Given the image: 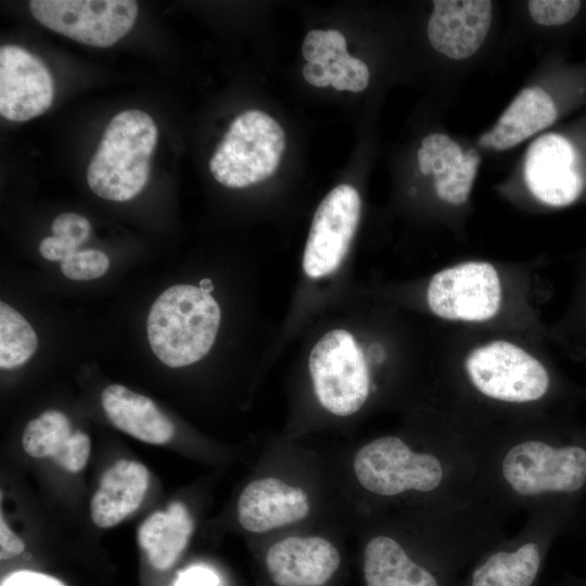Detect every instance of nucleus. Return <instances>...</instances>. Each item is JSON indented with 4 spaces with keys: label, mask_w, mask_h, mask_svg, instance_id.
<instances>
[{
    "label": "nucleus",
    "mask_w": 586,
    "mask_h": 586,
    "mask_svg": "<svg viewBox=\"0 0 586 586\" xmlns=\"http://www.w3.org/2000/svg\"><path fill=\"white\" fill-rule=\"evenodd\" d=\"M54 237L76 246L81 245L91 231L90 222L76 213H63L56 216L51 225Z\"/></svg>",
    "instance_id": "29"
},
{
    "label": "nucleus",
    "mask_w": 586,
    "mask_h": 586,
    "mask_svg": "<svg viewBox=\"0 0 586 586\" xmlns=\"http://www.w3.org/2000/svg\"><path fill=\"white\" fill-rule=\"evenodd\" d=\"M309 373L319 403L336 416H351L366 403L370 379L368 367L352 333L327 332L313 347Z\"/></svg>",
    "instance_id": "4"
},
{
    "label": "nucleus",
    "mask_w": 586,
    "mask_h": 586,
    "mask_svg": "<svg viewBox=\"0 0 586 586\" xmlns=\"http://www.w3.org/2000/svg\"><path fill=\"white\" fill-rule=\"evenodd\" d=\"M193 531V521L181 502L156 511L138 530V540L156 570L170 568L186 548Z\"/></svg>",
    "instance_id": "20"
},
{
    "label": "nucleus",
    "mask_w": 586,
    "mask_h": 586,
    "mask_svg": "<svg viewBox=\"0 0 586 586\" xmlns=\"http://www.w3.org/2000/svg\"><path fill=\"white\" fill-rule=\"evenodd\" d=\"M309 509L305 491L279 479L263 477L249 483L240 494L238 519L246 531L265 533L305 519Z\"/></svg>",
    "instance_id": "15"
},
{
    "label": "nucleus",
    "mask_w": 586,
    "mask_h": 586,
    "mask_svg": "<svg viewBox=\"0 0 586 586\" xmlns=\"http://www.w3.org/2000/svg\"><path fill=\"white\" fill-rule=\"evenodd\" d=\"M431 153L437 196L453 205L466 203L480 163L477 152L474 149L463 152L451 141L448 146Z\"/></svg>",
    "instance_id": "22"
},
{
    "label": "nucleus",
    "mask_w": 586,
    "mask_h": 586,
    "mask_svg": "<svg viewBox=\"0 0 586 586\" xmlns=\"http://www.w3.org/2000/svg\"><path fill=\"white\" fill-rule=\"evenodd\" d=\"M558 111L552 98L538 86L524 88L495 126L483 133L479 145L507 150L553 124Z\"/></svg>",
    "instance_id": "19"
},
{
    "label": "nucleus",
    "mask_w": 586,
    "mask_h": 586,
    "mask_svg": "<svg viewBox=\"0 0 586 586\" xmlns=\"http://www.w3.org/2000/svg\"><path fill=\"white\" fill-rule=\"evenodd\" d=\"M524 178L533 195L550 206L569 205L583 191L575 150L566 138L556 133L542 136L528 146Z\"/></svg>",
    "instance_id": "12"
},
{
    "label": "nucleus",
    "mask_w": 586,
    "mask_h": 586,
    "mask_svg": "<svg viewBox=\"0 0 586 586\" xmlns=\"http://www.w3.org/2000/svg\"><path fill=\"white\" fill-rule=\"evenodd\" d=\"M361 213L358 191L351 184L333 188L318 205L303 255V269L311 279L335 271L345 258Z\"/></svg>",
    "instance_id": "10"
},
{
    "label": "nucleus",
    "mask_w": 586,
    "mask_h": 586,
    "mask_svg": "<svg viewBox=\"0 0 586 586\" xmlns=\"http://www.w3.org/2000/svg\"><path fill=\"white\" fill-rule=\"evenodd\" d=\"M581 5L578 0H531L528 12L537 24L557 26L571 21Z\"/></svg>",
    "instance_id": "28"
},
{
    "label": "nucleus",
    "mask_w": 586,
    "mask_h": 586,
    "mask_svg": "<svg viewBox=\"0 0 586 586\" xmlns=\"http://www.w3.org/2000/svg\"><path fill=\"white\" fill-rule=\"evenodd\" d=\"M153 118L137 109L116 114L107 124L87 169V182L100 198L125 202L148 182L157 142Z\"/></svg>",
    "instance_id": "2"
},
{
    "label": "nucleus",
    "mask_w": 586,
    "mask_h": 586,
    "mask_svg": "<svg viewBox=\"0 0 586 586\" xmlns=\"http://www.w3.org/2000/svg\"><path fill=\"white\" fill-rule=\"evenodd\" d=\"M502 474L521 495L575 492L586 482V450L577 446L553 448L539 441L523 442L505 456Z\"/></svg>",
    "instance_id": "9"
},
{
    "label": "nucleus",
    "mask_w": 586,
    "mask_h": 586,
    "mask_svg": "<svg viewBox=\"0 0 586 586\" xmlns=\"http://www.w3.org/2000/svg\"><path fill=\"white\" fill-rule=\"evenodd\" d=\"M24 542L7 524L1 515L0 520V559L8 560L23 552Z\"/></svg>",
    "instance_id": "32"
},
{
    "label": "nucleus",
    "mask_w": 586,
    "mask_h": 586,
    "mask_svg": "<svg viewBox=\"0 0 586 586\" xmlns=\"http://www.w3.org/2000/svg\"><path fill=\"white\" fill-rule=\"evenodd\" d=\"M149 471L140 462L120 459L101 475L90 501L92 522L101 528L122 522L141 505L149 486Z\"/></svg>",
    "instance_id": "17"
},
{
    "label": "nucleus",
    "mask_w": 586,
    "mask_h": 586,
    "mask_svg": "<svg viewBox=\"0 0 586 586\" xmlns=\"http://www.w3.org/2000/svg\"><path fill=\"white\" fill-rule=\"evenodd\" d=\"M426 302L431 311L443 319L489 320L501 304L499 275L486 262H467L445 268L432 277Z\"/></svg>",
    "instance_id": "8"
},
{
    "label": "nucleus",
    "mask_w": 586,
    "mask_h": 586,
    "mask_svg": "<svg viewBox=\"0 0 586 586\" xmlns=\"http://www.w3.org/2000/svg\"><path fill=\"white\" fill-rule=\"evenodd\" d=\"M78 249L54 235L44 238L39 244V252L48 260L62 262Z\"/></svg>",
    "instance_id": "33"
},
{
    "label": "nucleus",
    "mask_w": 586,
    "mask_h": 586,
    "mask_svg": "<svg viewBox=\"0 0 586 586\" xmlns=\"http://www.w3.org/2000/svg\"><path fill=\"white\" fill-rule=\"evenodd\" d=\"M419 169L423 175L432 174V153L423 148L418 150Z\"/></svg>",
    "instance_id": "36"
},
{
    "label": "nucleus",
    "mask_w": 586,
    "mask_h": 586,
    "mask_svg": "<svg viewBox=\"0 0 586 586\" xmlns=\"http://www.w3.org/2000/svg\"><path fill=\"white\" fill-rule=\"evenodd\" d=\"M451 139L444 133H431L422 139L421 146L428 151H437L448 146Z\"/></svg>",
    "instance_id": "35"
},
{
    "label": "nucleus",
    "mask_w": 586,
    "mask_h": 586,
    "mask_svg": "<svg viewBox=\"0 0 586 586\" xmlns=\"http://www.w3.org/2000/svg\"><path fill=\"white\" fill-rule=\"evenodd\" d=\"M54 97L53 80L42 61L26 49L0 48V114L26 122L46 113Z\"/></svg>",
    "instance_id": "11"
},
{
    "label": "nucleus",
    "mask_w": 586,
    "mask_h": 586,
    "mask_svg": "<svg viewBox=\"0 0 586 586\" xmlns=\"http://www.w3.org/2000/svg\"><path fill=\"white\" fill-rule=\"evenodd\" d=\"M493 2L488 0H435L426 33L440 53L463 60L484 42L492 24Z\"/></svg>",
    "instance_id": "13"
},
{
    "label": "nucleus",
    "mask_w": 586,
    "mask_h": 586,
    "mask_svg": "<svg viewBox=\"0 0 586 586\" xmlns=\"http://www.w3.org/2000/svg\"><path fill=\"white\" fill-rule=\"evenodd\" d=\"M38 337L34 328L13 307L0 303V367L24 365L36 352Z\"/></svg>",
    "instance_id": "24"
},
{
    "label": "nucleus",
    "mask_w": 586,
    "mask_h": 586,
    "mask_svg": "<svg viewBox=\"0 0 586 586\" xmlns=\"http://www.w3.org/2000/svg\"><path fill=\"white\" fill-rule=\"evenodd\" d=\"M101 405L114 426L141 442L163 445L174 436L173 422L156 404L123 385L105 387Z\"/></svg>",
    "instance_id": "18"
},
{
    "label": "nucleus",
    "mask_w": 586,
    "mask_h": 586,
    "mask_svg": "<svg viewBox=\"0 0 586 586\" xmlns=\"http://www.w3.org/2000/svg\"><path fill=\"white\" fill-rule=\"evenodd\" d=\"M200 288L209 293L213 290V283L209 279H203L200 281Z\"/></svg>",
    "instance_id": "37"
},
{
    "label": "nucleus",
    "mask_w": 586,
    "mask_h": 586,
    "mask_svg": "<svg viewBox=\"0 0 586 586\" xmlns=\"http://www.w3.org/2000/svg\"><path fill=\"white\" fill-rule=\"evenodd\" d=\"M220 318V307L208 292L192 284L173 285L149 311L146 333L151 349L170 368L192 365L211 351Z\"/></svg>",
    "instance_id": "1"
},
{
    "label": "nucleus",
    "mask_w": 586,
    "mask_h": 586,
    "mask_svg": "<svg viewBox=\"0 0 586 586\" xmlns=\"http://www.w3.org/2000/svg\"><path fill=\"white\" fill-rule=\"evenodd\" d=\"M360 485L378 495L393 496L415 489H435L443 476L440 460L412 451L400 438L385 436L361 447L354 458Z\"/></svg>",
    "instance_id": "6"
},
{
    "label": "nucleus",
    "mask_w": 586,
    "mask_h": 586,
    "mask_svg": "<svg viewBox=\"0 0 586 586\" xmlns=\"http://www.w3.org/2000/svg\"><path fill=\"white\" fill-rule=\"evenodd\" d=\"M1 586H65L58 578L33 571H18L8 576Z\"/></svg>",
    "instance_id": "30"
},
{
    "label": "nucleus",
    "mask_w": 586,
    "mask_h": 586,
    "mask_svg": "<svg viewBox=\"0 0 586 586\" xmlns=\"http://www.w3.org/2000/svg\"><path fill=\"white\" fill-rule=\"evenodd\" d=\"M539 563V550L534 543L513 552H495L474 571L472 586H531Z\"/></svg>",
    "instance_id": "23"
},
{
    "label": "nucleus",
    "mask_w": 586,
    "mask_h": 586,
    "mask_svg": "<svg viewBox=\"0 0 586 586\" xmlns=\"http://www.w3.org/2000/svg\"><path fill=\"white\" fill-rule=\"evenodd\" d=\"M364 573L367 586H437L435 577L387 536H377L367 544Z\"/></svg>",
    "instance_id": "21"
},
{
    "label": "nucleus",
    "mask_w": 586,
    "mask_h": 586,
    "mask_svg": "<svg viewBox=\"0 0 586 586\" xmlns=\"http://www.w3.org/2000/svg\"><path fill=\"white\" fill-rule=\"evenodd\" d=\"M302 54L307 63L331 64L348 55L346 39L335 29H313L304 39Z\"/></svg>",
    "instance_id": "25"
},
{
    "label": "nucleus",
    "mask_w": 586,
    "mask_h": 586,
    "mask_svg": "<svg viewBox=\"0 0 586 586\" xmlns=\"http://www.w3.org/2000/svg\"><path fill=\"white\" fill-rule=\"evenodd\" d=\"M174 586H219V579L206 568L192 566L179 574Z\"/></svg>",
    "instance_id": "31"
},
{
    "label": "nucleus",
    "mask_w": 586,
    "mask_h": 586,
    "mask_svg": "<svg viewBox=\"0 0 586 586\" xmlns=\"http://www.w3.org/2000/svg\"><path fill=\"white\" fill-rule=\"evenodd\" d=\"M24 451L34 458H51L64 470L81 471L89 459L91 442L79 431H72L68 418L58 411L48 410L30 420L22 435Z\"/></svg>",
    "instance_id": "16"
},
{
    "label": "nucleus",
    "mask_w": 586,
    "mask_h": 586,
    "mask_svg": "<svg viewBox=\"0 0 586 586\" xmlns=\"http://www.w3.org/2000/svg\"><path fill=\"white\" fill-rule=\"evenodd\" d=\"M331 86L339 91L359 92L369 82V69L365 62L352 55L330 64Z\"/></svg>",
    "instance_id": "27"
},
{
    "label": "nucleus",
    "mask_w": 586,
    "mask_h": 586,
    "mask_svg": "<svg viewBox=\"0 0 586 586\" xmlns=\"http://www.w3.org/2000/svg\"><path fill=\"white\" fill-rule=\"evenodd\" d=\"M303 76L305 80L315 87H327L331 85V68L330 64L326 63H307L303 67Z\"/></svg>",
    "instance_id": "34"
},
{
    "label": "nucleus",
    "mask_w": 586,
    "mask_h": 586,
    "mask_svg": "<svg viewBox=\"0 0 586 586\" xmlns=\"http://www.w3.org/2000/svg\"><path fill=\"white\" fill-rule=\"evenodd\" d=\"M29 9L47 28L98 48L126 36L138 14V3L131 0H31Z\"/></svg>",
    "instance_id": "7"
},
{
    "label": "nucleus",
    "mask_w": 586,
    "mask_h": 586,
    "mask_svg": "<svg viewBox=\"0 0 586 586\" xmlns=\"http://www.w3.org/2000/svg\"><path fill=\"white\" fill-rule=\"evenodd\" d=\"M340 562L335 546L318 536L288 537L266 553L268 574L277 586H322Z\"/></svg>",
    "instance_id": "14"
},
{
    "label": "nucleus",
    "mask_w": 586,
    "mask_h": 586,
    "mask_svg": "<svg viewBox=\"0 0 586 586\" xmlns=\"http://www.w3.org/2000/svg\"><path fill=\"white\" fill-rule=\"evenodd\" d=\"M466 369L482 394L502 402H533L543 397L549 386L548 372L540 361L504 340L471 351Z\"/></svg>",
    "instance_id": "5"
},
{
    "label": "nucleus",
    "mask_w": 586,
    "mask_h": 586,
    "mask_svg": "<svg viewBox=\"0 0 586 586\" xmlns=\"http://www.w3.org/2000/svg\"><path fill=\"white\" fill-rule=\"evenodd\" d=\"M109 266V257L98 250H78L61 262L63 275L71 280L97 279Z\"/></svg>",
    "instance_id": "26"
},
{
    "label": "nucleus",
    "mask_w": 586,
    "mask_h": 586,
    "mask_svg": "<svg viewBox=\"0 0 586 586\" xmlns=\"http://www.w3.org/2000/svg\"><path fill=\"white\" fill-rule=\"evenodd\" d=\"M284 149L285 135L275 118L262 111H245L230 124L209 169L225 187L245 188L275 174Z\"/></svg>",
    "instance_id": "3"
}]
</instances>
